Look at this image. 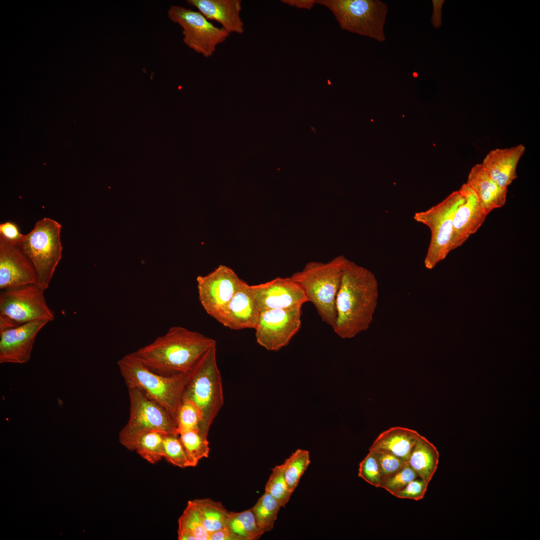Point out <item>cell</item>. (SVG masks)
Wrapping results in <instances>:
<instances>
[{"label": "cell", "mask_w": 540, "mask_h": 540, "mask_svg": "<svg viewBox=\"0 0 540 540\" xmlns=\"http://www.w3.org/2000/svg\"><path fill=\"white\" fill-rule=\"evenodd\" d=\"M281 506L269 493L265 492L251 508L259 527L264 532L271 530Z\"/></svg>", "instance_id": "83f0119b"}, {"label": "cell", "mask_w": 540, "mask_h": 540, "mask_svg": "<svg viewBox=\"0 0 540 540\" xmlns=\"http://www.w3.org/2000/svg\"><path fill=\"white\" fill-rule=\"evenodd\" d=\"M206 530L210 532L224 528L230 512L220 502L206 498L194 500Z\"/></svg>", "instance_id": "484cf974"}, {"label": "cell", "mask_w": 540, "mask_h": 540, "mask_svg": "<svg viewBox=\"0 0 540 540\" xmlns=\"http://www.w3.org/2000/svg\"><path fill=\"white\" fill-rule=\"evenodd\" d=\"M459 190L465 200L458 206L454 214L452 251L460 247L471 235L475 234L488 214L476 193L466 183L464 184Z\"/></svg>", "instance_id": "2e32d148"}, {"label": "cell", "mask_w": 540, "mask_h": 540, "mask_svg": "<svg viewBox=\"0 0 540 540\" xmlns=\"http://www.w3.org/2000/svg\"><path fill=\"white\" fill-rule=\"evenodd\" d=\"M117 364L128 388H136L144 392L165 408L175 424L191 372L172 376L156 373L142 364L134 352L124 356Z\"/></svg>", "instance_id": "277c9868"}, {"label": "cell", "mask_w": 540, "mask_h": 540, "mask_svg": "<svg viewBox=\"0 0 540 540\" xmlns=\"http://www.w3.org/2000/svg\"><path fill=\"white\" fill-rule=\"evenodd\" d=\"M48 323L30 322L0 332V362L21 364L28 362L38 334Z\"/></svg>", "instance_id": "e0dca14e"}, {"label": "cell", "mask_w": 540, "mask_h": 540, "mask_svg": "<svg viewBox=\"0 0 540 540\" xmlns=\"http://www.w3.org/2000/svg\"><path fill=\"white\" fill-rule=\"evenodd\" d=\"M378 295V282L374 274L348 259L336 298L334 333L342 338L350 339L368 330L374 320Z\"/></svg>", "instance_id": "6da1fadb"}, {"label": "cell", "mask_w": 540, "mask_h": 540, "mask_svg": "<svg viewBox=\"0 0 540 540\" xmlns=\"http://www.w3.org/2000/svg\"><path fill=\"white\" fill-rule=\"evenodd\" d=\"M164 458L174 466L184 468L195 466L198 463L188 454L179 436L175 434H167L164 436L163 443Z\"/></svg>", "instance_id": "f546056e"}, {"label": "cell", "mask_w": 540, "mask_h": 540, "mask_svg": "<svg viewBox=\"0 0 540 540\" xmlns=\"http://www.w3.org/2000/svg\"><path fill=\"white\" fill-rule=\"evenodd\" d=\"M180 438L188 456L196 462L208 458L210 452L208 438L198 430H188L178 434Z\"/></svg>", "instance_id": "1f68e13d"}, {"label": "cell", "mask_w": 540, "mask_h": 540, "mask_svg": "<svg viewBox=\"0 0 540 540\" xmlns=\"http://www.w3.org/2000/svg\"><path fill=\"white\" fill-rule=\"evenodd\" d=\"M464 200L459 190L454 191L436 205L426 210L414 214V219L428 226L431 232L430 240L424 260L426 268H434L452 251L454 214L457 208Z\"/></svg>", "instance_id": "ba28073f"}, {"label": "cell", "mask_w": 540, "mask_h": 540, "mask_svg": "<svg viewBox=\"0 0 540 540\" xmlns=\"http://www.w3.org/2000/svg\"><path fill=\"white\" fill-rule=\"evenodd\" d=\"M209 540H235V538L229 530L224 527L210 532Z\"/></svg>", "instance_id": "60d3db41"}, {"label": "cell", "mask_w": 540, "mask_h": 540, "mask_svg": "<svg viewBox=\"0 0 540 540\" xmlns=\"http://www.w3.org/2000/svg\"><path fill=\"white\" fill-rule=\"evenodd\" d=\"M44 291L38 284L1 290L0 315L19 324L54 320V314L46 303Z\"/></svg>", "instance_id": "8fae6325"}, {"label": "cell", "mask_w": 540, "mask_h": 540, "mask_svg": "<svg viewBox=\"0 0 540 540\" xmlns=\"http://www.w3.org/2000/svg\"><path fill=\"white\" fill-rule=\"evenodd\" d=\"M316 2L332 13L342 29L380 42L386 40V3L379 0H318Z\"/></svg>", "instance_id": "52a82bcc"}, {"label": "cell", "mask_w": 540, "mask_h": 540, "mask_svg": "<svg viewBox=\"0 0 540 540\" xmlns=\"http://www.w3.org/2000/svg\"><path fill=\"white\" fill-rule=\"evenodd\" d=\"M168 16L182 28L183 42L198 54L208 58L216 46L224 42L230 33L223 28L216 26L198 11L180 6H172Z\"/></svg>", "instance_id": "30bf717a"}, {"label": "cell", "mask_w": 540, "mask_h": 540, "mask_svg": "<svg viewBox=\"0 0 540 540\" xmlns=\"http://www.w3.org/2000/svg\"><path fill=\"white\" fill-rule=\"evenodd\" d=\"M265 492L272 495L281 507H284L293 492L290 490L286 482L282 464L275 466L266 482Z\"/></svg>", "instance_id": "d6a6232c"}, {"label": "cell", "mask_w": 540, "mask_h": 540, "mask_svg": "<svg viewBox=\"0 0 540 540\" xmlns=\"http://www.w3.org/2000/svg\"><path fill=\"white\" fill-rule=\"evenodd\" d=\"M310 462L309 452L298 449L282 464L284 478L292 492L296 488Z\"/></svg>", "instance_id": "f1b7e54d"}, {"label": "cell", "mask_w": 540, "mask_h": 540, "mask_svg": "<svg viewBox=\"0 0 540 540\" xmlns=\"http://www.w3.org/2000/svg\"><path fill=\"white\" fill-rule=\"evenodd\" d=\"M38 284L35 268L16 243L0 236V289Z\"/></svg>", "instance_id": "9a60e30c"}, {"label": "cell", "mask_w": 540, "mask_h": 540, "mask_svg": "<svg viewBox=\"0 0 540 540\" xmlns=\"http://www.w3.org/2000/svg\"><path fill=\"white\" fill-rule=\"evenodd\" d=\"M445 0H433V13L431 18L432 23L434 28H439L442 25V7Z\"/></svg>", "instance_id": "f35d334b"}, {"label": "cell", "mask_w": 540, "mask_h": 540, "mask_svg": "<svg viewBox=\"0 0 540 540\" xmlns=\"http://www.w3.org/2000/svg\"><path fill=\"white\" fill-rule=\"evenodd\" d=\"M439 457L436 447L420 435L407 462L418 477L428 484L437 470Z\"/></svg>", "instance_id": "603a6c76"}, {"label": "cell", "mask_w": 540, "mask_h": 540, "mask_svg": "<svg viewBox=\"0 0 540 540\" xmlns=\"http://www.w3.org/2000/svg\"><path fill=\"white\" fill-rule=\"evenodd\" d=\"M182 398L190 400L198 409L202 416L200 432L208 438L210 427L224 404L216 346L204 354L191 372Z\"/></svg>", "instance_id": "5b68a950"}, {"label": "cell", "mask_w": 540, "mask_h": 540, "mask_svg": "<svg viewBox=\"0 0 540 540\" xmlns=\"http://www.w3.org/2000/svg\"><path fill=\"white\" fill-rule=\"evenodd\" d=\"M420 436L417 431L412 429L392 427L380 433L369 450H385L407 462Z\"/></svg>", "instance_id": "7402d4cb"}, {"label": "cell", "mask_w": 540, "mask_h": 540, "mask_svg": "<svg viewBox=\"0 0 540 540\" xmlns=\"http://www.w3.org/2000/svg\"><path fill=\"white\" fill-rule=\"evenodd\" d=\"M371 450H374L376 454L382 475V483L400 470L407 463L386 451Z\"/></svg>", "instance_id": "d590c367"}, {"label": "cell", "mask_w": 540, "mask_h": 540, "mask_svg": "<svg viewBox=\"0 0 540 540\" xmlns=\"http://www.w3.org/2000/svg\"><path fill=\"white\" fill-rule=\"evenodd\" d=\"M201 422L202 416L198 408L190 400L182 398L175 420L177 434L191 430L200 432Z\"/></svg>", "instance_id": "4dcf8cb0"}, {"label": "cell", "mask_w": 540, "mask_h": 540, "mask_svg": "<svg viewBox=\"0 0 540 540\" xmlns=\"http://www.w3.org/2000/svg\"><path fill=\"white\" fill-rule=\"evenodd\" d=\"M302 307L260 312L254 328L258 344L266 350L274 352L288 345L300 328Z\"/></svg>", "instance_id": "7c38bea8"}, {"label": "cell", "mask_w": 540, "mask_h": 540, "mask_svg": "<svg viewBox=\"0 0 540 540\" xmlns=\"http://www.w3.org/2000/svg\"><path fill=\"white\" fill-rule=\"evenodd\" d=\"M525 150L522 144L494 149L487 154L481 164L498 184L508 188L518 178L517 166Z\"/></svg>", "instance_id": "d6986e66"}, {"label": "cell", "mask_w": 540, "mask_h": 540, "mask_svg": "<svg viewBox=\"0 0 540 540\" xmlns=\"http://www.w3.org/2000/svg\"><path fill=\"white\" fill-rule=\"evenodd\" d=\"M208 20H215L230 33L242 34L244 23L240 17V0H187Z\"/></svg>", "instance_id": "ffe728a7"}, {"label": "cell", "mask_w": 540, "mask_h": 540, "mask_svg": "<svg viewBox=\"0 0 540 540\" xmlns=\"http://www.w3.org/2000/svg\"><path fill=\"white\" fill-rule=\"evenodd\" d=\"M166 434L160 431H148L136 440L134 450L144 459L155 464L164 458L163 443Z\"/></svg>", "instance_id": "4316f807"}, {"label": "cell", "mask_w": 540, "mask_h": 540, "mask_svg": "<svg viewBox=\"0 0 540 540\" xmlns=\"http://www.w3.org/2000/svg\"><path fill=\"white\" fill-rule=\"evenodd\" d=\"M281 2L291 6L298 8L311 10L314 4H316V0H282Z\"/></svg>", "instance_id": "ab89813d"}, {"label": "cell", "mask_w": 540, "mask_h": 540, "mask_svg": "<svg viewBox=\"0 0 540 540\" xmlns=\"http://www.w3.org/2000/svg\"><path fill=\"white\" fill-rule=\"evenodd\" d=\"M348 258L343 255L328 262L311 261L291 278L302 288L322 320L334 328L336 318V302Z\"/></svg>", "instance_id": "3957f363"}, {"label": "cell", "mask_w": 540, "mask_h": 540, "mask_svg": "<svg viewBox=\"0 0 540 540\" xmlns=\"http://www.w3.org/2000/svg\"><path fill=\"white\" fill-rule=\"evenodd\" d=\"M466 183L476 193L488 214L506 204L508 188L498 184L481 164H476L471 168Z\"/></svg>", "instance_id": "44dd1931"}, {"label": "cell", "mask_w": 540, "mask_h": 540, "mask_svg": "<svg viewBox=\"0 0 540 540\" xmlns=\"http://www.w3.org/2000/svg\"><path fill=\"white\" fill-rule=\"evenodd\" d=\"M235 540H256L264 533L258 526L251 509L230 512L226 526Z\"/></svg>", "instance_id": "d4e9b609"}, {"label": "cell", "mask_w": 540, "mask_h": 540, "mask_svg": "<svg viewBox=\"0 0 540 540\" xmlns=\"http://www.w3.org/2000/svg\"><path fill=\"white\" fill-rule=\"evenodd\" d=\"M180 540H209L210 532L205 528L194 500L188 501L178 520Z\"/></svg>", "instance_id": "cb8c5ba5"}, {"label": "cell", "mask_w": 540, "mask_h": 540, "mask_svg": "<svg viewBox=\"0 0 540 540\" xmlns=\"http://www.w3.org/2000/svg\"><path fill=\"white\" fill-rule=\"evenodd\" d=\"M128 392L129 418L118 436L123 446L134 450L137 438L148 431L177 434L175 424L165 408L138 388H128Z\"/></svg>", "instance_id": "9c48e42d"}, {"label": "cell", "mask_w": 540, "mask_h": 540, "mask_svg": "<svg viewBox=\"0 0 540 540\" xmlns=\"http://www.w3.org/2000/svg\"><path fill=\"white\" fill-rule=\"evenodd\" d=\"M358 476L376 488H380L382 478L375 452L369 450L366 456L359 464Z\"/></svg>", "instance_id": "836d02e7"}, {"label": "cell", "mask_w": 540, "mask_h": 540, "mask_svg": "<svg viewBox=\"0 0 540 540\" xmlns=\"http://www.w3.org/2000/svg\"><path fill=\"white\" fill-rule=\"evenodd\" d=\"M428 484L420 478L410 482L404 488L394 496L399 498H408L415 500H422L426 493Z\"/></svg>", "instance_id": "8d00e7d4"}, {"label": "cell", "mask_w": 540, "mask_h": 540, "mask_svg": "<svg viewBox=\"0 0 540 540\" xmlns=\"http://www.w3.org/2000/svg\"><path fill=\"white\" fill-rule=\"evenodd\" d=\"M0 236L17 244L24 236V234L20 232L18 226L11 222H6L0 224Z\"/></svg>", "instance_id": "74e56055"}, {"label": "cell", "mask_w": 540, "mask_h": 540, "mask_svg": "<svg viewBox=\"0 0 540 540\" xmlns=\"http://www.w3.org/2000/svg\"><path fill=\"white\" fill-rule=\"evenodd\" d=\"M260 312L302 306L308 302L302 288L290 277H277L250 285Z\"/></svg>", "instance_id": "5bb4252c"}, {"label": "cell", "mask_w": 540, "mask_h": 540, "mask_svg": "<svg viewBox=\"0 0 540 540\" xmlns=\"http://www.w3.org/2000/svg\"><path fill=\"white\" fill-rule=\"evenodd\" d=\"M418 478L419 477L417 474L407 462L396 474L384 480L380 488L385 489L394 496Z\"/></svg>", "instance_id": "e575fe53"}, {"label": "cell", "mask_w": 540, "mask_h": 540, "mask_svg": "<svg viewBox=\"0 0 540 540\" xmlns=\"http://www.w3.org/2000/svg\"><path fill=\"white\" fill-rule=\"evenodd\" d=\"M242 280L232 268L223 264L206 276H198V298L206 313L214 318L232 299Z\"/></svg>", "instance_id": "4fadbf2b"}, {"label": "cell", "mask_w": 540, "mask_h": 540, "mask_svg": "<svg viewBox=\"0 0 540 540\" xmlns=\"http://www.w3.org/2000/svg\"><path fill=\"white\" fill-rule=\"evenodd\" d=\"M260 313L250 285L242 280L232 299L214 318L232 330L254 328Z\"/></svg>", "instance_id": "ac0fdd59"}, {"label": "cell", "mask_w": 540, "mask_h": 540, "mask_svg": "<svg viewBox=\"0 0 540 540\" xmlns=\"http://www.w3.org/2000/svg\"><path fill=\"white\" fill-rule=\"evenodd\" d=\"M62 226L50 218L38 220L18 244L32 264L38 284L46 290L62 256Z\"/></svg>", "instance_id": "8992f818"}, {"label": "cell", "mask_w": 540, "mask_h": 540, "mask_svg": "<svg viewBox=\"0 0 540 540\" xmlns=\"http://www.w3.org/2000/svg\"><path fill=\"white\" fill-rule=\"evenodd\" d=\"M216 341L186 328L174 326L134 352L151 370L164 376L190 373Z\"/></svg>", "instance_id": "7a4b0ae2"}]
</instances>
